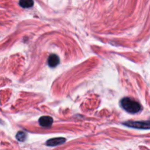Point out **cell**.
Segmentation results:
<instances>
[{
  "mask_svg": "<svg viewBox=\"0 0 150 150\" xmlns=\"http://www.w3.org/2000/svg\"><path fill=\"white\" fill-rule=\"evenodd\" d=\"M52 123L53 119L51 117H48V116H43V117H41L39 119V124L42 127H48L52 125Z\"/></svg>",
  "mask_w": 150,
  "mask_h": 150,
  "instance_id": "3",
  "label": "cell"
},
{
  "mask_svg": "<svg viewBox=\"0 0 150 150\" xmlns=\"http://www.w3.org/2000/svg\"><path fill=\"white\" fill-rule=\"evenodd\" d=\"M19 4L23 8H29L33 6L34 1L33 0H20Z\"/></svg>",
  "mask_w": 150,
  "mask_h": 150,
  "instance_id": "6",
  "label": "cell"
},
{
  "mask_svg": "<svg viewBox=\"0 0 150 150\" xmlns=\"http://www.w3.org/2000/svg\"><path fill=\"white\" fill-rule=\"evenodd\" d=\"M48 64L51 67H55L56 66L58 65L59 64V58L58 57V56L56 54L50 55L48 59Z\"/></svg>",
  "mask_w": 150,
  "mask_h": 150,
  "instance_id": "5",
  "label": "cell"
},
{
  "mask_svg": "<svg viewBox=\"0 0 150 150\" xmlns=\"http://www.w3.org/2000/svg\"><path fill=\"white\" fill-rule=\"evenodd\" d=\"M121 105L125 111L130 114H136L142 109V106L137 101L129 98H123L121 100Z\"/></svg>",
  "mask_w": 150,
  "mask_h": 150,
  "instance_id": "1",
  "label": "cell"
},
{
  "mask_svg": "<svg viewBox=\"0 0 150 150\" xmlns=\"http://www.w3.org/2000/svg\"><path fill=\"white\" fill-rule=\"evenodd\" d=\"M125 125L128 127H134V128L138 129H149V122H129L125 123Z\"/></svg>",
  "mask_w": 150,
  "mask_h": 150,
  "instance_id": "2",
  "label": "cell"
},
{
  "mask_svg": "<svg viewBox=\"0 0 150 150\" xmlns=\"http://www.w3.org/2000/svg\"><path fill=\"white\" fill-rule=\"evenodd\" d=\"M26 138V135L24 132L19 131L16 135V139L19 141V142H24L25 139Z\"/></svg>",
  "mask_w": 150,
  "mask_h": 150,
  "instance_id": "7",
  "label": "cell"
},
{
  "mask_svg": "<svg viewBox=\"0 0 150 150\" xmlns=\"http://www.w3.org/2000/svg\"><path fill=\"white\" fill-rule=\"evenodd\" d=\"M65 142V139L64 138H54V139H49L46 142L47 146H56L60 144H62Z\"/></svg>",
  "mask_w": 150,
  "mask_h": 150,
  "instance_id": "4",
  "label": "cell"
}]
</instances>
